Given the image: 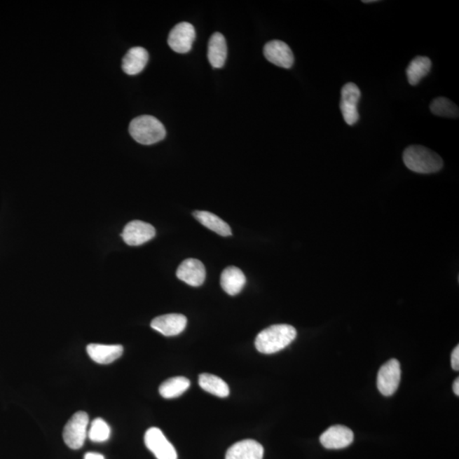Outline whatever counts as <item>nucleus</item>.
I'll return each instance as SVG.
<instances>
[{
    "label": "nucleus",
    "instance_id": "6",
    "mask_svg": "<svg viewBox=\"0 0 459 459\" xmlns=\"http://www.w3.org/2000/svg\"><path fill=\"white\" fill-rule=\"evenodd\" d=\"M361 90L354 83H346L342 88L341 102L339 104L343 118L348 125H354L359 121L358 102L361 99Z\"/></svg>",
    "mask_w": 459,
    "mask_h": 459
},
{
    "label": "nucleus",
    "instance_id": "27",
    "mask_svg": "<svg viewBox=\"0 0 459 459\" xmlns=\"http://www.w3.org/2000/svg\"><path fill=\"white\" fill-rule=\"evenodd\" d=\"M453 391L457 397L459 396V379L457 378L453 383Z\"/></svg>",
    "mask_w": 459,
    "mask_h": 459
},
{
    "label": "nucleus",
    "instance_id": "23",
    "mask_svg": "<svg viewBox=\"0 0 459 459\" xmlns=\"http://www.w3.org/2000/svg\"><path fill=\"white\" fill-rule=\"evenodd\" d=\"M430 111L440 117L457 118L459 116L458 107L456 104L445 97H438L430 104Z\"/></svg>",
    "mask_w": 459,
    "mask_h": 459
},
{
    "label": "nucleus",
    "instance_id": "20",
    "mask_svg": "<svg viewBox=\"0 0 459 459\" xmlns=\"http://www.w3.org/2000/svg\"><path fill=\"white\" fill-rule=\"evenodd\" d=\"M198 384L206 392L221 398L229 396L228 385L222 378L210 374H202L198 378Z\"/></svg>",
    "mask_w": 459,
    "mask_h": 459
},
{
    "label": "nucleus",
    "instance_id": "12",
    "mask_svg": "<svg viewBox=\"0 0 459 459\" xmlns=\"http://www.w3.org/2000/svg\"><path fill=\"white\" fill-rule=\"evenodd\" d=\"M177 275L179 280L185 282L186 285L198 287L205 281L206 270L198 259H187L178 267Z\"/></svg>",
    "mask_w": 459,
    "mask_h": 459
},
{
    "label": "nucleus",
    "instance_id": "21",
    "mask_svg": "<svg viewBox=\"0 0 459 459\" xmlns=\"http://www.w3.org/2000/svg\"><path fill=\"white\" fill-rule=\"evenodd\" d=\"M431 66L430 59L425 57H415L406 69V76L411 85H417L425 76L428 75Z\"/></svg>",
    "mask_w": 459,
    "mask_h": 459
},
{
    "label": "nucleus",
    "instance_id": "22",
    "mask_svg": "<svg viewBox=\"0 0 459 459\" xmlns=\"http://www.w3.org/2000/svg\"><path fill=\"white\" fill-rule=\"evenodd\" d=\"M191 383L185 377H174L167 379L159 387V393L165 399H173L181 397L189 389Z\"/></svg>",
    "mask_w": 459,
    "mask_h": 459
},
{
    "label": "nucleus",
    "instance_id": "17",
    "mask_svg": "<svg viewBox=\"0 0 459 459\" xmlns=\"http://www.w3.org/2000/svg\"><path fill=\"white\" fill-rule=\"evenodd\" d=\"M227 58V45L224 36L214 33L210 39L207 46V59L214 69L224 67Z\"/></svg>",
    "mask_w": 459,
    "mask_h": 459
},
{
    "label": "nucleus",
    "instance_id": "26",
    "mask_svg": "<svg viewBox=\"0 0 459 459\" xmlns=\"http://www.w3.org/2000/svg\"><path fill=\"white\" fill-rule=\"evenodd\" d=\"M85 459H105V458L97 453H88L85 455Z\"/></svg>",
    "mask_w": 459,
    "mask_h": 459
},
{
    "label": "nucleus",
    "instance_id": "9",
    "mask_svg": "<svg viewBox=\"0 0 459 459\" xmlns=\"http://www.w3.org/2000/svg\"><path fill=\"white\" fill-rule=\"evenodd\" d=\"M155 235L154 227L149 223L133 221L128 223L123 231L121 237L128 245L139 246L151 240Z\"/></svg>",
    "mask_w": 459,
    "mask_h": 459
},
{
    "label": "nucleus",
    "instance_id": "16",
    "mask_svg": "<svg viewBox=\"0 0 459 459\" xmlns=\"http://www.w3.org/2000/svg\"><path fill=\"white\" fill-rule=\"evenodd\" d=\"M149 52L142 47H134L123 58L122 69L128 75H137L145 69L149 62Z\"/></svg>",
    "mask_w": 459,
    "mask_h": 459
},
{
    "label": "nucleus",
    "instance_id": "8",
    "mask_svg": "<svg viewBox=\"0 0 459 459\" xmlns=\"http://www.w3.org/2000/svg\"><path fill=\"white\" fill-rule=\"evenodd\" d=\"M195 39L194 27L189 22H181L170 31L167 43L174 51L185 54L191 50Z\"/></svg>",
    "mask_w": 459,
    "mask_h": 459
},
{
    "label": "nucleus",
    "instance_id": "13",
    "mask_svg": "<svg viewBox=\"0 0 459 459\" xmlns=\"http://www.w3.org/2000/svg\"><path fill=\"white\" fill-rule=\"evenodd\" d=\"M187 319L181 314H167L153 319L151 327L165 336H175L185 330Z\"/></svg>",
    "mask_w": 459,
    "mask_h": 459
},
{
    "label": "nucleus",
    "instance_id": "15",
    "mask_svg": "<svg viewBox=\"0 0 459 459\" xmlns=\"http://www.w3.org/2000/svg\"><path fill=\"white\" fill-rule=\"evenodd\" d=\"M87 352L99 364H110L122 356L123 348L119 345L90 344Z\"/></svg>",
    "mask_w": 459,
    "mask_h": 459
},
{
    "label": "nucleus",
    "instance_id": "14",
    "mask_svg": "<svg viewBox=\"0 0 459 459\" xmlns=\"http://www.w3.org/2000/svg\"><path fill=\"white\" fill-rule=\"evenodd\" d=\"M264 448L254 440H245L235 443L227 450L226 459H263Z\"/></svg>",
    "mask_w": 459,
    "mask_h": 459
},
{
    "label": "nucleus",
    "instance_id": "2",
    "mask_svg": "<svg viewBox=\"0 0 459 459\" xmlns=\"http://www.w3.org/2000/svg\"><path fill=\"white\" fill-rule=\"evenodd\" d=\"M403 162L409 170L418 174H433L443 167L442 158L424 146H410L403 153Z\"/></svg>",
    "mask_w": 459,
    "mask_h": 459
},
{
    "label": "nucleus",
    "instance_id": "25",
    "mask_svg": "<svg viewBox=\"0 0 459 459\" xmlns=\"http://www.w3.org/2000/svg\"><path fill=\"white\" fill-rule=\"evenodd\" d=\"M451 363H452V366L453 370H459V347L457 345L453 351L452 356H451Z\"/></svg>",
    "mask_w": 459,
    "mask_h": 459
},
{
    "label": "nucleus",
    "instance_id": "18",
    "mask_svg": "<svg viewBox=\"0 0 459 459\" xmlns=\"http://www.w3.org/2000/svg\"><path fill=\"white\" fill-rule=\"evenodd\" d=\"M246 283L245 275L238 267H227L221 274V285L226 294L235 296L241 292Z\"/></svg>",
    "mask_w": 459,
    "mask_h": 459
},
{
    "label": "nucleus",
    "instance_id": "11",
    "mask_svg": "<svg viewBox=\"0 0 459 459\" xmlns=\"http://www.w3.org/2000/svg\"><path fill=\"white\" fill-rule=\"evenodd\" d=\"M354 441L352 430L348 427L334 425L327 429L320 437L322 445L327 449H342Z\"/></svg>",
    "mask_w": 459,
    "mask_h": 459
},
{
    "label": "nucleus",
    "instance_id": "5",
    "mask_svg": "<svg viewBox=\"0 0 459 459\" xmlns=\"http://www.w3.org/2000/svg\"><path fill=\"white\" fill-rule=\"evenodd\" d=\"M401 364L397 359L385 363L378 371L377 385L383 396H392L398 389L401 381Z\"/></svg>",
    "mask_w": 459,
    "mask_h": 459
},
{
    "label": "nucleus",
    "instance_id": "28",
    "mask_svg": "<svg viewBox=\"0 0 459 459\" xmlns=\"http://www.w3.org/2000/svg\"><path fill=\"white\" fill-rule=\"evenodd\" d=\"M375 2H377L376 0H370V1H362V3H365V4L375 3Z\"/></svg>",
    "mask_w": 459,
    "mask_h": 459
},
{
    "label": "nucleus",
    "instance_id": "7",
    "mask_svg": "<svg viewBox=\"0 0 459 459\" xmlns=\"http://www.w3.org/2000/svg\"><path fill=\"white\" fill-rule=\"evenodd\" d=\"M145 444L158 459H177L178 455L174 446L167 440L161 430L153 427L145 434Z\"/></svg>",
    "mask_w": 459,
    "mask_h": 459
},
{
    "label": "nucleus",
    "instance_id": "3",
    "mask_svg": "<svg viewBox=\"0 0 459 459\" xmlns=\"http://www.w3.org/2000/svg\"><path fill=\"white\" fill-rule=\"evenodd\" d=\"M129 130L135 141L142 145H153L163 141L166 137L165 126L158 118L150 115L134 118Z\"/></svg>",
    "mask_w": 459,
    "mask_h": 459
},
{
    "label": "nucleus",
    "instance_id": "24",
    "mask_svg": "<svg viewBox=\"0 0 459 459\" xmlns=\"http://www.w3.org/2000/svg\"><path fill=\"white\" fill-rule=\"evenodd\" d=\"M111 436V428L109 424L101 418L92 421L88 437L94 442H104L109 440Z\"/></svg>",
    "mask_w": 459,
    "mask_h": 459
},
{
    "label": "nucleus",
    "instance_id": "10",
    "mask_svg": "<svg viewBox=\"0 0 459 459\" xmlns=\"http://www.w3.org/2000/svg\"><path fill=\"white\" fill-rule=\"evenodd\" d=\"M264 55L270 63L282 69H289L294 65L293 51L285 42L273 41L267 43L264 47Z\"/></svg>",
    "mask_w": 459,
    "mask_h": 459
},
{
    "label": "nucleus",
    "instance_id": "19",
    "mask_svg": "<svg viewBox=\"0 0 459 459\" xmlns=\"http://www.w3.org/2000/svg\"><path fill=\"white\" fill-rule=\"evenodd\" d=\"M193 215L203 226L214 231L215 233L222 235V237L231 235V229L229 225L217 215L207 212V211H195Z\"/></svg>",
    "mask_w": 459,
    "mask_h": 459
},
{
    "label": "nucleus",
    "instance_id": "4",
    "mask_svg": "<svg viewBox=\"0 0 459 459\" xmlns=\"http://www.w3.org/2000/svg\"><path fill=\"white\" fill-rule=\"evenodd\" d=\"M89 416L85 412H78L67 423L63 430V440L71 449H81L88 436Z\"/></svg>",
    "mask_w": 459,
    "mask_h": 459
},
{
    "label": "nucleus",
    "instance_id": "1",
    "mask_svg": "<svg viewBox=\"0 0 459 459\" xmlns=\"http://www.w3.org/2000/svg\"><path fill=\"white\" fill-rule=\"evenodd\" d=\"M297 336V331L287 324L273 325L262 330L255 338V347L263 354H274L285 349Z\"/></svg>",
    "mask_w": 459,
    "mask_h": 459
}]
</instances>
